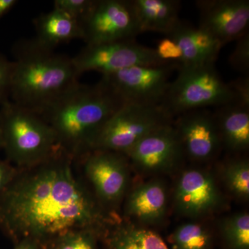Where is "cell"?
Returning a JSON list of instances; mask_svg holds the SVG:
<instances>
[{
  "mask_svg": "<svg viewBox=\"0 0 249 249\" xmlns=\"http://www.w3.org/2000/svg\"><path fill=\"white\" fill-rule=\"evenodd\" d=\"M74 158L61 148L40 164L18 170L0 195L1 229L37 244L99 227L102 214L75 173Z\"/></svg>",
  "mask_w": 249,
  "mask_h": 249,
  "instance_id": "cell-1",
  "label": "cell"
},
{
  "mask_svg": "<svg viewBox=\"0 0 249 249\" xmlns=\"http://www.w3.org/2000/svg\"><path fill=\"white\" fill-rule=\"evenodd\" d=\"M14 54L10 96L24 109L40 115L79 83L72 58L34 40L19 42Z\"/></svg>",
  "mask_w": 249,
  "mask_h": 249,
  "instance_id": "cell-2",
  "label": "cell"
},
{
  "mask_svg": "<svg viewBox=\"0 0 249 249\" xmlns=\"http://www.w3.org/2000/svg\"><path fill=\"white\" fill-rule=\"evenodd\" d=\"M124 104L101 81L78 83L40 114L60 146L73 157L92 150L103 124Z\"/></svg>",
  "mask_w": 249,
  "mask_h": 249,
  "instance_id": "cell-3",
  "label": "cell"
},
{
  "mask_svg": "<svg viewBox=\"0 0 249 249\" xmlns=\"http://www.w3.org/2000/svg\"><path fill=\"white\" fill-rule=\"evenodd\" d=\"M2 148L20 169L45 161L62 148L53 129L35 112L8 101L0 109Z\"/></svg>",
  "mask_w": 249,
  "mask_h": 249,
  "instance_id": "cell-4",
  "label": "cell"
},
{
  "mask_svg": "<svg viewBox=\"0 0 249 249\" xmlns=\"http://www.w3.org/2000/svg\"><path fill=\"white\" fill-rule=\"evenodd\" d=\"M178 70L160 104L173 119L188 111L235 102L229 83L221 78L214 65H179Z\"/></svg>",
  "mask_w": 249,
  "mask_h": 249,
  "instance_id": "cell-5",
  "label": "cell"
},
{
  "mask_svg": "<svg viewBox=\"0 0 249 249\" xmlns=\"http://www.w3.org/2000/svg\"><path fill=\"white\" fill-rule=\"evenodd\" d=\"M173 118L160 106L124 103L111 116L95 139L93 150L125 154L141 139Z\"/></svg>",
  "mask_w": 249,
  "mask_h": 249,
  "instance_id": "cell-6",
  "label": "cell"
},
{
  "mask_svg": "<svg viewBox=\"0 0 249 249\" xmlns=\"http://www.w3.org/2000/svg\"><path fill=\"white\" fill-rule=\"evenodd\" d=\"M179 64L137 65L103 75L101 83L123 103L160 106L171 83L174 70Z\"/></svg>",
  "mask_w": 249,
  "mask_h": 249,
  "instance_id": "cell-7",
  "label": "cell"
},
{
  "mask_svg": "<svg viewBox=\"0 0 249 249\" xmlns=\"http://www.w3.org/2000/svg\"><path fill=\"white\" fill-rule=\"evenodd\" d=\"M80 24L86 45L133 40L142 34L131 0H96Z\"/></svg>",
  "mask_w": 249,
  "mask_h": 249,
  "instance_id": "cell-8",
  "label": "cell"
},
{
  "mask_svg": "<svg viewBox=\"0 0 249 249\" xmlns=\"http://www.w3.org/2000/svg\"><path fill=\"white\" fill-rule=\"evenodd\" d=\"M72 60L79 76L88 71L106 75L137 65L170 63L160 60L155 49L140 45L135 40L86 45Z\"/></svg>",
  "mask_w": 249,
  "mask_h": 249,
  "instance_id": "cell-9",
  "label": "cell"
},
{
  "mask_svg": "<svg viewBox=\"0 0 249 249\" xmlns=\"http://www.w3.org/2000/svg\"><path fill=\"white\" fill-rule=\"evenodd\" d=\"M183 155L182 145L172 124L147 134L124 154L138 169L147 173L171 169Z\"/></svg>",
  "mask_w": 249,
  "mask_h": 249,
  "instance_id": "cell-10",
  "label": "cell"
},
{
  "mask_svg": "<svg viewBox=\"0 0 249 249\" xmlns=\"http://www.w3.org/2000/svg\"><path fill=\"white\" fill-rule=\"evenodd\" d=\"M199 28L209 33L223 47L248 31L249 0H198Z\"/></svg>",
  "mask_w": 249,
  "mask_h": 249,
  "instance_id": "cell-11",
  "label": "cell"
},
{
  "mask_svg": "<svg viewBox=\"0 0 249 249\" xmlns=\"http://www.w3.org/2000/svg\"><path fill=\"white\" fill-rule=\"evenodd\" d=\"M177 117L174 127L184 154L198 161L212 159L222 145L213 113L206 109H196Z\"/></svg>",
  "mask_w": 249,
  "mask_h": 249,
  "instance_id": "cell-12",
  "label": "cell"
},
{
  "mask_svg": "<svg viewBox=\"0 0 249 249\" xmlns=\"http://www.w3.org/2000/svg\"><path fill=\"white\" fill-rule=\"evenodd\" d=\"M123 155L106 150H93L85 155L87 178L106 202H117L127 189L128 172Z\"/></svg>",
  "mask_w": 249,
  "mask_h": 249,
  "instance_id": "cell-13",
  "label": "cell"
},
{
  "mask_svg": "<svg viewBox=\"0 0 249 249\" xmlns=\"http://www.w3.org/2000/svg\"><path fill=\"white\" fill-rule=\"evenodd\" d=\"M219 191L212 175L200 170L184 172L178 179L175 200L180 213L196 217L208 213L219 203Z\"/></svg>",
  "mask_w": 249,
  "mask_h": 249,
  "instance_id": "cell-14",
  "label": "cell"
},
{
  "mask_svg": "<svg viewBox=\"0 0 249 249\" xmlns=\"http://www.w3.org/2000/svg\"><path fill=\"white\" fill-rule=\"evenodd\" d=\"M167 37L175 40L181 49L182 59L179 65L183 66L214 65L223 47L209 33L182 22Z\"/></svg>",
  "mask_w": 249,
  "mask_h": 249,
  "instance_id": "cell-15",
  "label": "cell"
},
{
  "mask_svg": "<svg viewBox=\"0 0 249 249\" xmlns=\"http://www.w3.org/2000/svg\"><path fill=\"white\" fill-rule=\"evenodd\" d=\"M142 33H161L170 36L181 23L178 0H131Z\"/></svg>",
  "mask_w": 249,
  "mask_h": 249,
  "instance_id": "cell-16",
  "label": "cell"
},
{
  "mask_svg": "<svg viewBox=\"0 0 249 249\" xmlns=\"http://www.w3.org/2000/svg\"><path fill=\"white\" fill-rule=\"evenodd\" d=\"M166 208V188L159 180H152L134 188L126 204L129 215L146 224L160 220L164 217Z\"/></svg>",
  "mask_w": 249,
  "mask_h": 249,
  "instance_id": "cell-17",
  "label": "cell"
},
{
  "mask_svg": "<svg viewBox=\"0 0 249 249\" xmlns=\"http://www.w3.org/2000/svg\"><path fill=\"white\" fill-rule=\"evenodd\" d=\"M213 113L222 145L232 151L249 146V107L232 102L217 108Z\"/></svg>",
  "mask_w": 249,
  "mask_h": 249,
  "instance_id": "cell-18",
  "label": "cell"
},
{
  "mask_svg": "<svg viewBox=\"0 0 249 249\" xmlns=\"http://www.w3.org/2000/svg\"><path fill=\"white\" fill-rule=\"evenodd\" d=\"M35 25L36 37L34 40L41 47L52 50L59 44L82 38L79 22L55 8L37 18Z\"/></svg>",
  "mask_w": 249,
  "mask_h": 249,
  "instance_id": "cell-19",
  "label": "cell"
},
{
  "mask_svg": "<svg viewBox=\"0 0 249 249\" xmlns=\"http://www.w3.org/2000/svg\"><path fill=\"white\" fill-rule=\"evenodd\" d=\"M111 249H170L158 234L134 227H121L111 237Z\"/></svg>",
  "mask_w": 249,
  "mask_h": 249,
  "instance_id": "cell-20",
  "label": "cell"
},
{
  "mask_svg": "<svg viewBox=\"0 0 249 249\" xmlns=\"http://www.w3.org/2000/svg\"><path fill=\"white\" fill-rule=\"evenodd\" d=\"M172 242L175 249H209L211 237L202 226L188 223L176 229Z\"/></svg>",
  "mask_w": 249,
  "mask_h": 249,
  "instance_id": "cell-21",
  "label": "cell"
},
{
  "mask_svg": "<svg viewBox=\"0 0 249 249\" xmlns=\"http://www.w3.org/2000/svg\"><path fill=\"white\" fill-rule=\"evenodd\" d=\"M224 237L233 249H249V215L241 213L229 217L223 224Z\"/></svg>",
  "mask_w": 249,
  "mask_h": 249,
  "instance_id": "cell-22",
  "label": "cell"
},
{
  "mask_svg": "<svg viewBox=\"0 0 249 249\" xmlns=\"http://www.w3.org/2000/svg\"><path fill=\"white\" fill-rule=\"evenodd\" d=\"M224 178L229 189L235 196L248 199L249 196L248 160H235L229 163L224 170Z\"/></svg>",
  "mask_w": 249,
  "mask_h": 249,
  "instance_id": "cell-23",
  "label": "cell"
},
{
  "mask_svg": "<svg viewBox=\"0 0 249 249\" xmlns=\"http://www.w3.org/2000/svg\"><path fill=\"white\" fill-rule=\"evenodd\" d=\"M93 232L81 231L71 232L54 242V249H96Z\"/></svg>",
  "mask_w": 249,
  "mask_h": 249,
  "instance_id": "cell-24",
  "label": "cell"
},
{
  "mask_svg": "<svg viewBox=\"0 0 249 249\" xmlns=\"http://www.w3.org/2000/svg\"><path fill=\"white\" fill-rule=\"evenodd\" d=\"M235 49L229 56L231 66L237 71L249 75V33L245 32L237 39Z\"/></svg>",
  "mask_w": 249,
  "mask_h": 249,
  "instance_id": "cell-25",
  "label": "cell"
},
{
  "mask_svg": "<svg viewBox=\"0 0 249 249\" xmlns=\"http://www.w3.org/2000/svg\"><path fill=\"white\" fill-rule=\"evenodd\" d=\"M96 0H55L54 8L66 13L79 23L90 12Z\"/></svg>",
  "mask_w": 249,
  "mask_h": 249,
  "instance_id": "cell-26",
  "label": "cell"
},
{
  "mask_svg": "<svg viewBox=\"0 0 249 249\" xmlns=\"http://www.w3.org/2000/svg\"><path fill=\"white\" fill-rule=\"evenodd\" d=\"M159 58L166 62L180 64L182 59V52L177 42L169 37L159 41L155 49Z\"/></svg>",
  "mask_w": 249,
  "mask_h": 249,
  "instance_id": "cell-27",
  "label": "cell"
},
{
  "mask_svg": "<svg viewBox=\"0 0 249 249\" xmlns=\"http://www.w3.org/2000/svg\"><path fill=\"white\" fill-rule=\"evenodd\" d=\"M12 72L13 62L0 53V107L9 101Z\"/></svg>",
  "mask_w": 249,
  "mask_h": 249,
  "instance_id": "cell-28",
  "label": "cell"
},
{
  "mask_svg": "<svg viewBox=\"0 0 249 249\" xmlns=\"http://www.w3.org/2000/svg\"><path fill=\"white\" fill-rule=\"evenodd\" d=\"M235 96V102L249 107V77L237 78L229 83Z\"/></svg>",
  "mask_w": 249,
  "mask_h": 249,
  "instance_id": "cell-29",
  "label": "cell"
},
{
  "mask_svg": "<svg viewBox=\"0 0 249 249\" xmlns=\"http://www.w3.org/2000/svg\"><path fill=\"white\" fill-rule=\"evenodd\" d=\"M17 171L9 163L0 160V195L12 181Z\"/></svg>",
  "mask_w": 249,
  "mask_h": 249,
  "instance_id": "cell-30",
  "label": "cell"
},
{
  "mask_svg": "<svg viewBox=\"0 0 249 249\" xmlns=\"http://www.w3.org/2000/svg\"><path fill=\"white\" fill-rule=\"evenodd\" d=\"M17 3L16 0H0V19L9 13Z\"/></svg>",
  "mask_w": 249,
  "mask_h": 249,
  "instance_id": "cell-31",
  "label": "cell"
},
{
  "mask_svg": "<svg viewBox=\"0 0 249 249\" xmlns=\"http://www.w3.org/2000/svg\"><path fill=\"white\" fill-rule=\"evenodd\" d=\"M15 249H37V244L29 240H21Z\"/></svg>",
  "mask_w": 249,
  "mask_h": 249,
  "instance_id": "cell-32",
  "label": "cell"
},
{
  "mask_svg": "<svg viewBox=\"0 0 249 249\" xmlns=\"http://www.w3.org/2000/svg\"><path fill=\"white\" fill-rule=\"evenodd\" d=\"M2 147V127H1V117H0V148Z\"/></svg>",
  "mask_w": 249,
  "mask_h": 249,
  "instance_id": "cell-33",
  "label": "cell"
}]
</instances>
